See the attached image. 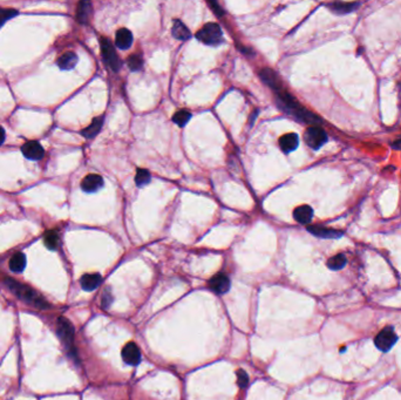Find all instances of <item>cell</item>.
Returning a JSON list of instances; mask_svg holds the SVG:
<instances>
[{
	"mask_svg": "<svg viewBox=\"0 0 401 400\" xmlns=\"http://www.w3.org/2000/svg\"><path fill=\"white\" fill-rule=\"evenodd\" d=\"M276 102L278 107L284 113L294 116L296 120L301 121V122L312 124V126H319V124H322V119L319 116L315 115V114L304 108L302 105H299L290 94L284 92V90L277 92Z\"/></svg>",
	"mask_w": 401,
	"mask_h": 400,
	"instance_id": "1",
	"label": "cell"
},
{
	"mask_svg": "<svg viewBox=\"0 0 401 400\" xmlns=\"http://www.w3.org/2000/svg\"><path fill=\"white\" fill-rule=\"evenodd\" d=\"M5 283L8 285V288L15 294L17 297L22 299V301L26 302L33 307L39 309H47L48 303L41 296L26 285H23L18 283V282L11 280V278H6Z\"/></svg>",
	"mask_w": 401,
	"mask_h": 400,
	"instance_id": "2",
	"label": "cell"
},
{
	"mask_svg": "<svg viewBox=\"0 0 401 400\" xmlns=\"http://www.w3.org/2000/svg\"><path fill=\"white\" fill-rule=\"evenodd\" d=\"M196 38L208 46H218L223 41V32L218 24L208 23L196 33Z\"/></svg>",
	"mask_w": 401,
	"mask_h": 400,
	"instance_id": "3",
	"label": "cell"
},
{
	"mask_svg": "<svg viewBox=\"0 0 401 400\" xmlns=\"http://www.w3.org/2000/svg\"><path fill=\"white\" fill-rule=\"evenodd\" d=\"M57 332L59 338L61 339L62 344L67 347L68 351H71L72 353L73 351L75 352L74 346H73V343H74V328H73L72 323L68 319L60 317L57 322Z\"/></svg>",
	"mask_w": 401,
	"mask_h": 400,
	"instance_id": "4",
	"label": "cell"
},
{
	"mask_svg": "<svg viewBox=\"0 0 401 400\" xmlns=\"http://www.w3.org/2000/svg\"><path fill=\"white\" fill-rule=\"evenodd\" d=\"M397 342V336L393 328L387 326V328L382 329L374 338V344L376 349L381 352H389L392 350V347L395 345Z\"/></svg>",
	"mask_w": 401,
	"mask_h": 400,
	"instance_id": "5",
	"label": "cell"
},
{
	"mask_svg": "<svg viewBox=\"0 0 401 400\" xmlns=\"http://www.w3.org/2000/svg\"><path fill=\"white\" fill-rule=\"evenodd\" d=\"M100 44L104 62H106L114 72H117L118 69L121 68V60L120 58L117 57L116 51H115L113 44H111L110 40H108L107 38H102Z\"/></svg>",
	"mask_w": 401,
	"mask_h": 400,
	"instance_id": "6",
	"label": "cell"
},
{
	"mask_svg": "<svg viewBox=\"0 0 401 400\" xmlns=\"http://www.w3.org/2000/svg\"><path fill=\"white\" fill-rule=\"evenodd\" d=\"M304 140L310 148L318 151L327 141V135L319 126H311L306 129Z\"/></svg>",
	"mask_w": 401,
	"mask_h": 400,
	"instance_id": "7",
	"label": "cell"
},
{
	"mask_svg": "<svg viewBox=\"0 0 401 400\" xmlns=\"http://www.w3.org/2000/svg\"><path fill=\"white\" fill-rule=\"evenodd\" d=\"M121 354H122V359H123L125 364L131 365V366H135V365L140 364L141 351L135 343L130 342L125 344L123 349H122Z\"/></svg>",
	"mask_w": 401,
	"mask_h": 400,
	"instance_id": "8",
	"label": "cell"
},
{
	"mask_svg": "<svg viewBox=\"0 0 401 400\" xmlns=\"http://www.w3.org/2000/svg\"><path fill=\"white\" fill-rule=\"evenodd\" d=\"M209 287L215 294L224 295L230 290V280L225 274H217L209 282Z\"/></svg>",
	"mask_w": 401,
	"mask_h": 400,
	"instance_id": "9",
	"label": "cell"
},
{
	"mask_svg": "<svg viewBox=\"0 0 401 400\" xmlns=\"http://www.w3.org/2000/svg\"><path fill=\"white\" fill-rule=\"evenodd\" d=\"M23 154L25 155V158L33 160V161H38V160L43 159L45 155V151L38 141H29L23 146L22 148Z\"/></svg>",
	"mask_w": 401,
	"mask_h": 400,
	"instance_id": "10",
	"label": "cell"
},
{
	"mask_svg": "<svg viewBox=\"0 0 401 400\" xmlns=\"http://www.w3.org/2000/svg\"><path fill=\"white\" fill-rule=\"evenodd\" d=\"M103 187V179L96 174H89L81 182V188L86 193H95Z\"/></svg>",
	"mask_w": 401,
	"mask_h": 400,
	"instance_id": "11",
	"label": "cell"
},
{
	"mask_svg": "<svg viewBox=\"0 0 401 400\" xmlns=\"http://www.w3.org/2000/svg\"><path fill=\"white\" fill-rule=\"evenodd\" d=\"M259 76H260L261 81H263L266 86L271 87V88L277 90V92L282 90L281 80H280V78H278V75L276 74V73L273 71V69L263 68L259 72Z\"/></svg>",
	"mask_w": 401,
	"mask_h": 400,
	"instance_id": "12",
	"label": "cell"
},
{
	"mask_svg": "<svg viewBox=\"0 0 401 400\" xmlns=\"http://www.w3.org/2000/svg\"><path fill=\"white\" fill-rule=\"evenodd\" d=\"M308 231L320 238H339L343 236L341 231L322 227V225H310V227H308Z\"/></svg>",
	"mask_w": 401,
	"mask_h": 400,
	"instance_id": "13",
	"label": "cell"
},
{
	"mask_svg": "<svg viewBox=\"0 0 401 400\" xmlns=\"http://www.w3.org/2000/svg\"><path fill=\"white\" fill-rule=\"evenodd\" d=\"M298 145H299L298 135L295 134V133L285 134L280 139L281 149L284 153H287V154H288V153H291V152L296 151V149L298 148Z\"/></svg>",
	"mask_w": 401,
	"mask_h": 400,
	"instance_id": "14",
	"label": "cell"
},
{
	"mask_svg": "<svg viewBox=\"0 0 401 400\" xmlns=\"http://www.w3.org/2000/svg\"><path fill=\"white\" fill-rule=\"evenodd\" d=\"M360 5L359 3H345V2H334L331 3L327 6L329 9L336 15H348V13L353 12L357 10L358 6Z\"/></svg>",
	"mask_w": 401,
	"mask_h": 400,
	"instance_id": "15",
	"label": "cell"
},
{
	"mask_svg": "<svg viewBox=\"0 0 401 400\" xmlns=\"http://www.w3.org/2000/svg\"><path fill=\"white\" fill-rule=\"evenodd\" d=\"M132 44V34L127 29H120L115 36V45L120 50H128Z\"/></svg>",
	"mask_w": 401,
	"mask_h": 400,
	"instance_id": "16",
	"label": "cell"
},
{
	"mask_svg": "<svg viewBox=\"0 0 401 400\" xmlns=\"http://www.w3.org/2000/svg\"><path fill=\"white\" fill-rule=\"evenodd\" d=\"M101 282H102V278L99 274H86L81 277L80 284L85 291H93L99 287Z\"/></svg>",
	"mask_w": 401,
	"mask_h": 400,
	"instance_id": "17",
	"label": "cell"
},
{
	"mask_svg": "<svg viewBox=\"0 0 401 400\" xmlns=\"http://www.w3.org/2000/svg\"><path fill=\"white\" fill-rule=\"evenodd\" d=\"M295 220L301 224H309L313 217V209L310 206H301L294 210Z\"/></svg>",
	"mask_w": 401,
	"mask_h": 400,
	"instance_id": "18",
	"label": "cell"
},
{
	"mask_svg": "<svg viewBox=\"0 0 401 400\" xmlns=\"http://www.w3.org/2000/svg\"><path fill=\"white\" fill-rule=\"evenodd\" d=\"M57 64L64 71H69V69L74 68L75 65L78 64V55L74 52H66L58 59Z\"/></svg>",
	"mask_w": 401,
	"mask_h": 400,
	"instance_id": "19",
	"label": "cell"
},
{
	"mask_svg": "<svg viewBox=\"0 0 401 400\" xmlns=\"http://www.w3.org/2000/svg\"><path fill=\"white\" fill-rule=\"evenodd\" d=\"M172 34L174 38H176L177 40H188L191 37L190 31L187 29V26L184 25L182 22H180L179 19H176L173 24Z\"/></svg>",
	"mask_w": 401,
	"mask_h": 400,
	"instance_id": "20",
	"label": "cell"
},
{
	"mask_svg": "<svg viewBox=\"0 0 401 400\" xmlns=\"http://www.w3.org/2000/svg\"><path fill=\"white\" fill-rule=\"evenodd\" d=\"M90 15H92V5H90V3H80L78 11H76V20L80 24H86L89 20Z\"/></svg>",
	"mask_w": 401,
	"mask_h": 400,
	"instance_id": "21",
	"label": "cell"
},
{
	"mask_svg": "<svg viewBox=\"0 0 401 400\" xmlns=\"http://www.w3.org/2000/svg\"><path fill=\"white\" fill-rule=\"evenodd\" d=\"M26 266V257L23 252H17L10 259V269L13 273H22Z\"/></svg>",
	"mask_w": 401,
	"mask_h": 400,
	"instance_id": "22",
	"label": "cell"
},
{
	"mask_svg": "<svg viewBox=\"0 0 401 400\" xmlns=\"http://www.w3.org/2000/svg\"><path fill=\"white\" fill-rule=\"evenodd\" d=\"M102 121H103L102 117H95V119L93 120V122L81 131L83 137L87 139H92L95 137V135L100 131L101 127H102Z\"/></svg>",
	"mask_w": 401,
	"mask_h": 400,
	"instance_id": "23",
	"label": "cell"
},
{
	"mask_svg": "<svg viewBox=\"0 0 401 400\" xmlns=\"http://www.w3.org/2000/svg\"><path fill=\"white\" fill-rule=\"evenodd\" d=\"M346 263H347L346 256L343 255V253H338V255L332 256L329 260H327V266H329L331 270H341L345 265H346Z\"/></svg>",
	"mask_w": 401,
	"mask_h": 400,
	"instance_id": "24",
	"label": "cell"
},
{
	"mask_svg": "<svg viewBox=\"0 0 401 400\" xmlns=\"http://www.w3.org/2000/svg\"><path fill=\"white\" fill-rule=\"evenodd\" d=\"M44 242L48 249L55 250L59 245V236L54 230H48L45 232Z\"/></svg>",
	"mask_w": 401,
	"mask_h": 400,
	"instance_id": "25",
	"label": "cell"
},
{
	"mask_svg": "<svg viewBox=\"0 0 401 400\" xmlns=\"http://www.w3.org/2000/svg\"><path fill=\"white\" fill-rule=\"evenodd\" d=\"M152 180V176H151V173L148 172L147 169H138L137 172V175H135V182L139 187H144L146 184H148L151 182Z\"/></svg>",
	"mask_w": 401,
	"mask_h": 400,
	"instance_id": "26",
	"label": "cell"
},
{
	"mask_svg": "<svg viewBox=\"0 0 401 400\" xmlns=\"http://www.w3.org/2000/svg\"><path fill=\"white\" fill-rule=\"evenodd\" d=\"M190 117L191 114L188 112V110H179V112L174 114L173 121L177 124V126L184 127L188 123V121L190 120Z\"/></svg>",
	"mask_w": 401,
	"mask_h": 400,
	"instance_id": "27",
	"label": "cell"
},
{
	"mask_svg": "<svg viewBox=\"0 0 401 400\" xmlns=\"http://www.w3.org/2000/svg\"><path fill=\"white\" fill-rule=\"evenodd\" d=\"M127 64H128V67L131 69V71H140L142 68V66H144V61H142L141 57H139V55H129V58L127 59Z\"/></svg>",
	"mask_w": 401,
	"mask_h": 400,
	"instance_id": "28",
	"label": "cell"
},
{
	"mask_svg": "<svg viewBox=\"0 0 401 400\" xmlns=\"http://www.w3.org/2000/svg\"><path fill=\"white\" fill-rule=\"evenodd\" d=\"M236 375H237V384L240 388H244L246 387L247 384H249V375L244 370H237L236 372Z\"/></svg>",
	"mask_w": 401,
	"mask_h": 400,
	"instance_id": "29",
	"label": "cell"
},
{
	"mask_svg": "<svg viewBox=\"0 0 401 400\" xmlns=\"http://www.w3.org/2000/svg\"><path fill=\"white\" fill-rule=\"evenodd\" d=\"M18 15V12L15 11V10H6L2 9L0 10V25H4V24L10 20L13 17Z\"/></svg>",
	"mask_w": 401,
	"mask_h": 400,
	"instance_id": "30",
	"label": "cell"
},
{
	"mask_svg": "<svg viewBox=\"0 0 401 400\" xmlns=\"http://www.w3.org/2000/svg\"><path fill=\"white\" fill-rule=\"evenodd\" d=\"M111 301H113V297H111L110 291L106 290L103 292V296H102V308L103 309L109 308L111 304Z\"/></svg>",
	"mask_w": 401,
	"mask_h": 400,
	"instance_id": "31",
	"label": "cell"
},
{
	"mask_svg": "<svg viewBox=\"0 0 401 400\" xmlns=\"http://www.w3.org/2000/svg\"><path fill=\"white\" fill-rule=\"evenodd\" d=\"M208 4H209V6H210V8L212 9V11H214L218 17H222L223 15H224V11H223V9L221 8V6H219V4H217V3H215V2H209Z\"/></svg>",
	"mask_w": 401,
	"mask_h": 400,
	"instance_id": "32",
	"label": "cell"
},
{
	"mask_svg": "<svg viewBox=\"0 0 401 400\" xmlns=\"http://www.w3.org/2000/svg\"><path fill=\"white\" fill-rule=\"evenodd\" d=\"M5 138H6V134H5L4 128H3L2 126H0V145H3V144H4Z\"/></svg>",
	"mask_w": 401,
	"mask_h": 400,
	"instance_id": "33",
	"label": "cell"
},
{
	"mask_svg": "<svg viewBox=\"0 0 401 400\" xmlns=\"http://www.w3.org/2000/svg\"><path fill=\"white\" fill-rule=\"evenodd\" d=\"M393 147L395 148V149H399V151H401V137L400 138H397L395 141L393 142Z\"/></svg>",
	"mask_w": 401,
	"mask_h": 400,
	"instance_id": "34",
	"label": "cell"
},
{
	"mask_svg": "<svg viewBox=\"0 0 401 400\" xmlns=\"http://www.w3.org/2000/svg\"><path fill=\"white\" fill-rule=\"evenodd\" d=\"M257 115H258V110H254L253 114H252V115H251V117H250V124H252V123H253L254 117H256Z\"/></svg>",
	"mask_w": 401,
	"mask_h": 400,
	"instance_id": "35",
	"label": "cell"
}]
</instances>
